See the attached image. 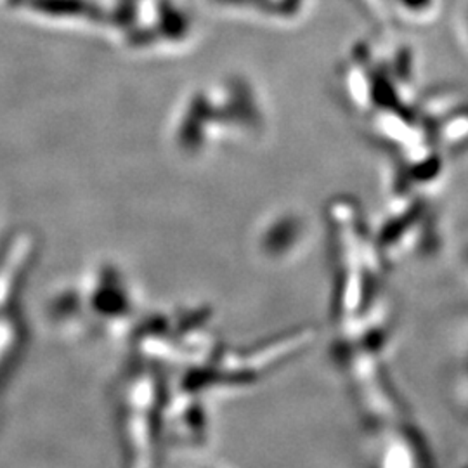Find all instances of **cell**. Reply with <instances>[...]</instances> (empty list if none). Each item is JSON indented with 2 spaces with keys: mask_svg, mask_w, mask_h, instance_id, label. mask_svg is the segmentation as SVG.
<instances>
[{
  "mask_svg": "<svg viewBox=\"0 0 468 468\" xmlns=\"http://www.w3.org/2000/svg\"><path fill=\"white\" fill-rule=\"evenodd\" d=\"M302 234H303V224H302L301 218L284 216V218H278L276 222H272L266 229V234L262 236V249L271 255H274L280 241L286 239V249L290 253L299 243Z\"/></svg>",
  "mask_w": 468,
  "mask_h": 468,
  "instance_id": "obj_1",
  "label": "cell"
},
{
  "mask_svg": "<svg viewBox=\"0 0 468 468\" xmlns=\"http://www.w3.org/2000/svg\"><path fill=\"white\" fill-rule=\"evenodd\" d=\"M408 9V13H427L425 9L432 5V0H398Z\"/></svg>",
  "mask_w": 468,
  "mask_h": 468,
  "instance_id": "obj_2",
  "label": "cell"
}]
</instances>
